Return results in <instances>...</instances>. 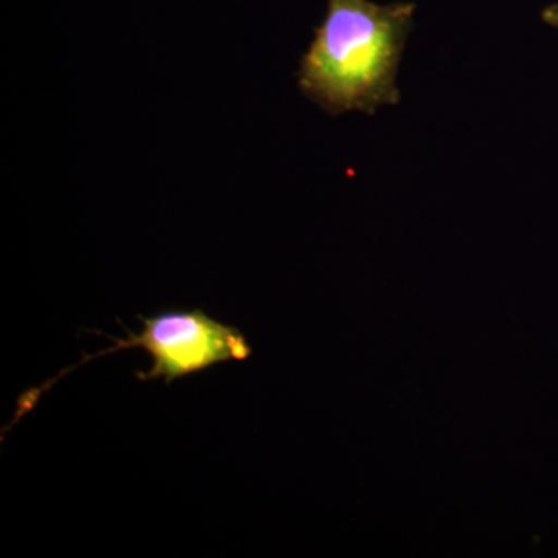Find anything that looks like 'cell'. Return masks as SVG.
<instances>
[{"instance_id": "obj_3", "label": "cell", "mask_w": 558, "mask_h": 558, "mask_svg": "<svg viewBox=\"0 0 558 558\" xmlns=\"http://www.w3.org/2000/svg\"><path fill=\"white\" fill-rule=\"evenodd\" d=\"M542 20L550 25V27L558 28V3L546 7L542 13Z\"/></svg>"}, {"instance_id": "obj_1", "label": "cell", "mask_w": 558, "mask_h": 558, "mask_svg": "<svg viewBox=\"0 0 558 558\" xmlns=\"http://www.w3.org/2000/svg\"><path fill=\"white\" fill-rule=\"evenodd\" d=\"M414 3L328 0L325 21L300 61L301 92L329 116H374L398 105L396 78L413 27Z\"/></svg>"}, {"instance_id": "obj_2", "label": "cell", "mask_w": 558, "mask_h": 558, "mask_svg": "<svg viewBox=\"0 0 558 558\" xmlns=\"http://www.w3.org/2000/svg\"><path fill=\"white\" fill-rule=\"evenodd\" d=\"M140 319L145 325L142 333L128 332L126 340H117L116 347L98 354H112L126 348L146 349L154 360L153 368L138 373L140 380L165 379L171 384L216 363L252 355V348L240 330L215 322L202 311L170 312Z\"/></svg>"}]
</instances>
